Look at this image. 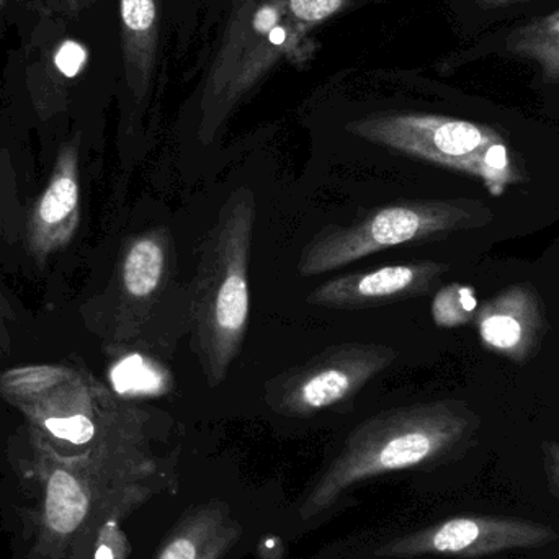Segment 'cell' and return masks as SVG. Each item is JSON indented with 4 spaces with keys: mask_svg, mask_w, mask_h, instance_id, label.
<instances>
[{
    "mask_svg": "<svg viewBox=\"0 0 559 559\" xmlns=\"http://www.w3.org/2000/svg\"><path fill=\"white\" fill-rule=\"evenodd\" d=\"M258 200L239 187L219 209L197 262L190 296L192 345L210 388L222 386L238 358L251 318L249 265Z\"/></svg>",
    "mask_w": 559,
    "mask_h": 559,
    "instance_id": "obj_1",
    "label": "cell"
},
{
    "mask_svg": "<svg viewBox=\"0 0 559 559\" xmlns=\"http://www.w3.org/2000/svg\"><path fill=\"white\" fill-rule=\"evenodd\" d=\"M479 417L463 401L394 407L355 427L301 506L309 521L328 511L345 489L384 473L419 468L455 455L479 429Z\"/></svg>",
    "mask_w": 559,
    "mask_h": 559,
    "instance_id": "obj_2",
    "label": "cell"
},
{
    "mask_svg": "<svg viewBox=\"0 0 559 559\" xmlns=\"http://www.w3.org/2000/svg\"><path fill=\"white\" fill-rule=\"evenodd\" d=\"M491 218V210L478 200H403L378 206L348 225L319 229L301 249L298 274H328L397 246L478 228Z\"/></svg>",
    "mask_w": 559,
    "mask_h": 559,
    "instance_id": "obj_3",
    "label": "cell"
},
{
    "mask_svg": "<svg viewBox=\"0 0 559 559\" xmlns=\"http://www.w3.org/2000/svg\"><path fill=\"white\" fill-rule=\"evenodd\" d=\"M347 130L378 146L478 177L495 197L525 180L504 140L472 121L433 115H380L354 121Z\"/></svg>",
    "mask_w": 559,
    "mask_h": 559,
    "instance_id": "obj_4",
    "label": "cell"
},
{
    "mask_svg": "<svg viewBox=\"0 0 559 559\" xmlns=\"http://www.w3.org/2000/svg\"><path fill=\"white\" fill-rule=\"evenodd\" d=\"M397 352L378 342L331 345L265 383V403L286 417H309L358 396L396 361Z\"/></svg>",
    "mask_w": 559,
    "mask_h": 559,
    "instance_id": "obj_5",
    "label": "cell"
},
{
    "mask_svg": "<svg viewBox=\"0 0 559 559\" xmlns=\"http://www.w3.org/2000/svg\"><path fill=\"white\" fill-rule=\"evenodd\" d=\"M558 537L550 525L527 519L466 515L400 538L381 554L397 558L417 555L478 558L545 547L557 542Z\"/></svg>",
    "mask_w": 559,
    "mask_h": 559,
    "instance_id": "obj_6",
    "label": "cell"
},
{
    "mask_svg": "<svg viewBox=\"0 0 559 559\" xmlns=\"http://www.w3.org/2000/svg\"><path fill=\"white\" fill-rule=\"evenodd\" d=\"M449 269L442 262L420 261L354 272L322 283L309 293L306 301L316 308L338 311L383 308L429 295Z\"/></svg>",
    "mask_w": 559,
    "mask_h": 559,
    "instance_id": "obj_7",
    "label": "cell"
},
{
    "mask_svg": "<svg viewBox=\"0 0 559 559\" xmlns=\"http://www.w3.org/2000/svg\"><path fill=\"white\" fill-rule=\"evenodd\" d=\"M475 321L485 347L518 364L537 354L547 331L540 296L525 283L509 286L486 301Z\"/></svg>",
    "mask_w": 559,
    "mask_h": 559,
    "instance_id": "obj_8",
    "label": "cell"
},
{
    "mask_svg": "<svg viewBox=\"0 0 559 559\" xmlns=\"http://www.w3.org/2000/svg\"><path fill=\"white\" fill-rule=\"evenodd\" d=\"M81 218L79 140L62 144L51 179L39 197L28 226V248L36 261L45 262L61 251L78 231Z\"/></svg>",
    "mask_w": 559,
    "mask_h": 559,
    "instance_id": "obj_9",
    "label": "cell"
},
{
    "mask_svg": "<svg viewBox=\"0 0 559 559\" xmlns=\"http://www.w3.org/2000/svg\"><path fill=\"white\" fill-rule=\"evenodd\" d=\"M173 258V238L166 228L143 233L127 246L120 265L121 295L127 306H150L163 295Z\"/></svg>",
    "mask_w": 559,
    "mask_h": 559,
    "instance_id": "obj_10",
    "label": "cell"
},
{
    "mask_svg": "<svg viewBox=\"0 0 559 559\" xmlns=\"http://www.w3.org/2000/svg\"><path fill=\"white\" fill-rule=\"evenodd\" d=\"M127 84L138 104H143L156 68L159 7L157 0H120Z\"/></svg>",
    "mask_w": 559,
    "mask_h": 559,
    "instance_id": "obj_11",
    "label": "cell"
},
{
    "mask_svg": "<svg viewBox=\"0 0 559 559\" xmlns=\"http://www.w3.org/2000/svg\"><path fill=\"white\" fill-rule=\"evenodd\" d=\"M88 48L78 39L64 38L43 52L29 69V85L38 107L61 100L62 92L84 72L88 62Z\"/></svg>",
    "mask_w": 559,
    "mask_h": 559,
    "instance_id": "obj_12",
    "label": "cell"
},
{
    "mask_svg": "<svg viewBox=\"0 0 559 559\" xmlns=\"http://www.w3.org/2000/svg\"><path fill=\"white\" fill-rule=\"evenodd\" d=\"M229 511L219 502L200 506L187 512L164 545L157 559H199L206 545L225 527Z\"/></svg>",
    "mask_w": 559,
    "mask_h": 559,
    "instance_id": "obj_13",
    "label": "cell"
},
{
    "mask_svg": "<svg viewBox=\"0 0 559 559\" xmlns=\"http://www.w3.org/2000/svg\"><path fill=\"white\" fill-rule=\"evenodd\" d=\"M88 498L81 483L64 469L52 473L46 492V521L56 534L78 531L87 518Z\"/></svg>",
    "mask_w": 559,
    "mask_h": 559,
    "instance_id": "obj_14",
    "label": "cell"
},
{
    "mask_svg": "<svg viewBox=\"0 0 559 559\" xmlns=\"http://www.w3.org/2000/svg\"><path fill=\"white\" fill-rule=\"evenodd\" d=\"M478 299L475 289L452 283L437 293L432 305L433 321L440 328H456L475 321Z\"/></svg>",
    "mask_w": 559,
    "mask_h": 559,
    "instance_id": "obj_15",
    "label": "cell"
},
{
    "mask_svg": "<svg viewBox=\"0 0 559 559\" xmlns=\"http://www.w3.org/2000/svg\"><path fill=\"white\" fill-rule=\"evenodd\" d=\"M344 0H289V10L305 23L321 22L341 9Z\"/></svg>",
    "mask_w": 559,
    "mask_h": 559,
    "instance_id": "obj_16",
    "label": "cell"
},
{
    "mask_svg": "<svg viewBox=\"0 0 559 559\" xmlns=\"http://www.w3.org/2000/svg\"><path fill=\"white\" fill-rule=\"evenodd\" d=\"M241 528L235 521H229L215 537L206 545L205 551L199 559H223L231 550L233 545L238 542Z\"/></svg>",
    "mask_w": 559,
    "mask_h": 559,
    "instance_id": "obj_17",
    "label": "cell"
},
{
    "mask_svg": "<svg viewBox=\"0 0 559 559\" xmlns=\"http://www.w3.org/2000/svg\"><path fill=\"white\" fill-rule=\"evenodd\" d=\"M542 452H544L548 486H550V491L559 501V443L545 442L542 445Z\"/></svg>",
    "mask_w": 559,
    "mask_h": 559,
    "instance_id": "obj_18",
    "label": "cell"
},
{
    "mask_svg": "<svg viewBox=\"0 0 559 559\" xmlns=\"http://www.w3.org/2000/svg\"><path fill=\"white\" fill-rule=\"evenodd\" d=\"M13 319H15V312L0 288V350L9 347V322Z\"/></svg>",
    "mask_w": 559,
    "mask_h": 559,
    "instance_id": "obj_19",
    "label": "cell"
},
{
    "mask_svg": "<svg viewBox=\"0 0 559 559\" xmlns=\"http://www.w3.org/2000/svg\"><path fill=\"white\" fill-rule=\"evenodd\" d=\"M548 38V51L542 52V55L550 56L551 61L559 59V15L555 16L548 26L547 32Z\"/></svg>",
    "mask_w": 559,
    "mask_h": 559,
    "instance_id": "obj_20",
    "label": "cell"
},
{
    "mask_svg": "<svg viewBox=\"0 0 559 559\" xmlns=\"http://www.w3.org/2000/svg\"><path fill=\"white\" fill-rule=\"evenodd\" d=\"M62 2L66 3L68 10H71V12H75V10H79L82 5H84L85 0H62Z\"/></svg>",
    "mask_w": 559,
    "mask_h": 559,
    "instance_id": "obj_21",
    "label": "cell"
},
{
    "mask_svg": "<svg viewBox=\"0 0 559 559\" xmlns=\"http://www.w3.org/2000/svg\"><path fill=\"white\" fill-rule=\"evenodd\" d=\"M95 559H114V555H111L110 548L100 547L97 555H95Z\"/></svg>",
    "mask_w": 559,
    "mask_h": 559,
    "instance_id": "obj_22",
    "label": "cell"
},
{
    "mask_svg": "<svg viewBox=\"0 0 559 559\" xmlns=\"http://www.w3.org/2000/svg\"><path fill=\"white\" fill-rule=\"evenodd\" d=\"M3 3H5V0H0V20H2Z\"/></svg>",
    "mask_w": 559,
    "mask_h": 559,
    "instance_id": "obj_23",
    "label": "cell"
}]
</instances>
